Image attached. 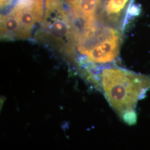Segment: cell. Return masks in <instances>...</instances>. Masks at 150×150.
Here are the masks:
<instances>
[{"label":"cell","mask_w":150,"mask_h":150,"mask_svg":"<svg viewBox=\"0 0 150 150\" xmlns=\"http://www.w3.org/2000/svg\"><path fill=\"white\" fill-rule=\"evenodd\" d=\"M100 89L118 116L129 125L136 121V107L150 90V75L117 66L103 67L98 75Z\"/></svg>","instance_id":"6da1fadb"},{"label":"cell","mask_w":150,"mask_h":150,"mask_svg":"<svg viewBox=\"0 0 150 150\" xmlns=\"http://www.w3.org/2000/svg\"><path fill=\"white\" fill-rule=\"evenodd\" d=\"M77 30L101 20L98 15L102 0H63Z\"/></svg>","instance_id":"5b68a950"},{"label":"cell","mask_w":150,"mask_h":150,"mask_svg":"<svg viewBox=\"0 0 150 150\" xmlns=\"http://www.w3.org/2000/svg\"><path fill=\"white\" fill-rule=\"evenodd\" d=\"M44 10L45 0H0V41L31 40Z\"/></svg>","instance_id":"3957f363"},{"label":"cell","mask_w":150,"mask_h":150,"mask_svg":"<svg viewBox=\"0 0 150 150\" xmlns=\"http://www.w3.org/2000/svg\"><path fill=\"white\" fill-rule=\"evenodd\" d=\"M71 64L77 63V30L63 0H45L43 18L31 40Z\"/></svg>","instance_id":"7a4b0ae2"},{"label":"cell","mask_w":150,"mask_h":150,"mask_svg":"<svg viewBox=\"0 0 150 150\" xmlns=\"http://www.w3.org/2000/svg\"><path fill=\"white\" fill-rule=\"evenodd\" d=\"M130 0H106L103 7L101 20L108 25L116 27L121 23L123 13Z\"/></svg>","instance_id":"8992f818"},{"label":"cell","mask_w":150,"mask_h":150,"mask_svg":"<svg viewBox=\"0 0 150 150\" xmlns=\"http://www.w3.org/2000/svg\"><path fill=\"white\" fill-rule=\"evenodd\" d=\"M121 41L122 35L118 28L100 20L79 30L77 54L88 64L111 63L118 56Z\"/></svg>","instance_id":"277c9868"},{"label":"cell","mask_w":150,"mask_h":150,"mask_svg":"<svg viewBox=\"0 0 150 150\" xmlns=\"http://www.w3.org/2000/svg\"><path fill=\"white\" fill-rule=\"evenodd\" d=\"M5 101V97L0 96V111L4 104Z\"/></svg>","instance_id":"52a82bcc"}]
</instances>
